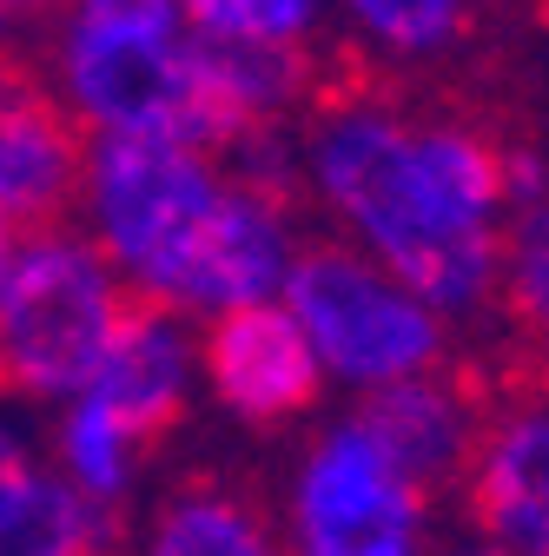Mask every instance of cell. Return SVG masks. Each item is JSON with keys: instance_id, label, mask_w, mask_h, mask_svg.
Listing matches in <instances>:
<instances>
[{"instance_id": "ac0fdd59", "label": "cell", "mask_w": 549, "mask_h": 556, "mask_svg": "<svg viewBox=\"0 0 549 556\" xmlns=\"http://www.w3.org/2000/svg\"><path fill=\"white\" fill-rule=\"evenodd\" d=\"M450 556H510V549H497V543H470V549H450Z\"/></svg>"}, {"instance_id": "e0dca14e", "label": "cell", "mask_w": 549, "mask_h": 556, "mask_svg": "<svg viewBox=\"0 0 549 556\" xmlns=\"http://www.w3.org/2000/svg\"><path fill=\"white\" fill-rule=\"evenodd\" d=\"M14 258H21V226L0 219V292H8V278H14Z\"/></svg>"}, {"instance_id": "4fadbf2b", "label": "cell", "mask_w": 549, "mask_h": 556, "mask_svg": "<svg viewBox=\"0 0 549 556\" xmlns=\"http://www.w3.org/2000/svg\"><path fill=\"white\" fill-rule=\"evenodd\" d=\"M119 517H100L66 477H40L27 504L0 523V556H113Z\"/></svg>"}, {"instance_id": "30bf717a", "label": "cell", "mask_w": 549, "mask_h": 556, "mask_svg": "<svg viewBox=\"0 0 549 556\" xmlns=\"http://www.w3.org/2000/svg\"><path fill=\"white\" fill-rule=\"evenodd\" d=\"M113 556H292L285 530L271 517V497L252 470L232 464H186L166 477V491L146 510L140 543Z\"/></svg>"}, {"instance_id": "277c9868", "label": "cell", "mask_w": 549, "mask_h": 556, "mask_svg": "<svg viewBox=\"0 0 549 556\" xmlns=\"http://www.w3.org/2000/svg\"><path fill=\"white\" fill-rule=\"evenodd\" d=\"M285 312L298 318L318 371L384 391L424 378L450 358V331L431 305H418L391 271L358 258L352 245L318 239L285 271Z\"/></svg>"}, {"instance_id": "ffe728a7", "label": "cell", "mask_w": 549, "mask_h": 556, "mask_svg": "<svg viewBox=\"0 0 549 556\" xmlns=\"http://www.w3.org/2000/svg\"><path fill=\"white\" fill-rule=\"evenodd\" d=\"M542 556H549V549H542Z\"/></svg>"}, {"instance_id": "7a4b0ae2", "label": "cell", "mask_w": 549, "mask_h": 556, "mask_svg": "<svg viewBox=\"0 0 549 556\" xmlns=\"http://www.w3.org/2000/svg\"><path fill=\"white\" fill-rule=\"evenodd\" d=\"M40 66L66 113L100 126V139H159L226 160L245 132H258L205 87L186 14L166 0H87L60 14Z\"/></svg>"}, {"instance_id": "8992f818", "label": "cell", "mask_w": 549, "mask_h": 556, "mask_svg": "<svg viewBox=\"0 0 549 556\" xmlns=\"http://www.w3.org/2000/svg\"><path fill=\"white\" fill-rule=\"evenodd\" d=\"M503 417V404L484 391V378L470 371V358H444L424 378H404L384 391H365V404L352 410V425L391 457V470L431 497H457L463 477L484 451V431Z\"/></svg>"}, {"instance_id": "52a82bcc", "label": "cell", "mask_w": 549, "mask_h": 556, "mask_svg": "<svg viewBox=\"0 0 549 556\" xmlns=\"http://www.w3.org/2000/svg\"><path fill=\"white\" fill-rule=\"evenodd\" d=\"M87 126L66 113L27 40H0V219L53 232L87 192Z\"/></svg>"}, {"instance_id": "3957f363", "label": "cell", "mask_w": 549, "mask_h": 556, "mask_svg": "<svg viewBox=\"0 0 549 556\" xmlns=\"http://www.w3.org/2000/svg\"><path fill=\"white\" fill-rule=\"evenodd\" d=\"M126 286L74 226L27 232L0 292V397H80L113 344Z\"/></svg>"}, {"instance_id": "5b68a950", "label": "cell", "mask_w": 549, "mask_h": 556, "mask_svg": "<svg viewBox=\"0 0 549 556\" xmlns=\"http://www.w3.org/2000/svg\"><path fill=\"white\" fill-rule=\"evenodd\" d=\"M424 497L352 425L311 438L292 483V556H418Z\"/></svg>"}, {"instance_id": "6da1fadb", "label": "cell", "mask_w": 549, "mask_h": 556, "mask_svg": "<svg viewBox=\"0 0 549 556\" xmlns=\"http://www.w3.org/2000/svg\"><path fill=\"white\" fill-rule=\"evenodd\" d=\"M87 219L106 265L166 312L265 305L292 271V213L232 186L213 160L159 139H93Z\"/></svg>"}, {"instance_id": "5bb4252c", "label": "cell", "mask_w": 549, "mask_h": 556, "mask_svg": "<svg viewBox=\"0 0 549 556\" xmlns=\"http://www.w3.org/2000/svg\"><path fill=\"white\" fill-rule=\"evenodd\" d=\"M503 338L549 352V192L503 213V278H497Z\"/></svg>"}, {"instance_id": "9a60e30c", "label": "cell", "mask_w": 549, "mask_h": 556, "mask_svg": "<svg viewBox=\"0 0 549 556\" xmlns=\"http://www.w3.org/2000/svg\"><path fill=\"white\" fill-rule=\"evenodd\" d=\"M179 14L192 34H219V40H311L324 27V14L305 0H199Z\"/></svg>"}, {"instance_id": "7c38bea8", "label": "cell", "mask_w": 549, "mask_h": 556, "mask_svg": "<svg viewBox=\"0 0 549 556\" xmlns=\"http://www.w3.org/2000/svg\"><path fill=\"white\" fill-rule=\"evenodd\" d=\"M345 21L358 34L352 47H365L397 74H444V66L484 53V14L457 8V0H365Z\"/></svg>"}, {"instance_id": "ba28073f", "label": "cell", "mask_w": 549, "mask_h": 556, "mask_svg": "<svg viewBox=\"0 0 549 556\" xmlns=\"http://www.w3.org/2000/svg\"><path fill=\"white\" fill-rule=\"evenodd\" d=\"M80 404H93L119 431V444L146 464L186 425V404H192V344H186L179 312L126 286V312L113 325V344H106L93 384L80 391Z\"/></svg>"}, {"instance_id": "2e32d148", "label": "cell", "mask_w": 549, "mask_h": 556, "mask_svg": "<svg viewBox=\"0 0 549 556\" xmlns=\"http://www.w3.org/2000/svg\"><path fill=\"white\" fill-rule=\"evenodd\" d=\"M40 483V470H34V457H27V444L0 425V523H8L21 504H27V491Z\"/></svg>"}, {"instance_id": "d6986e66", "label": "cell", "mask_w": 549, "mask_h": 556, "mask_svg": "<svg viewBox=\"0 0 549 556\" xmlns=\"http://www.w3.org/2000/svg\"><path fill=\"white\" fill-rule=\"evenodd\" d=\"M0 34H8V8H0Z\"/></svg>"}, {"instance_id": "9c48e42d", "label": "cell", "mask_w": 549, "mask_h": 556, "mask_svg": "<svg viewBox=\"0 0 549 556\" xmlns=\"http://www.w3.org/2000/svg\"><path fill=\"white\" fill-rule=\"evenodd\" d=\"M205 384L213 397L252 431H271V425H292L305 417L324 391V371L311 358V344L298 331V318L285 305H239V312H219L205 325Z\"/></svg>"}, {"instance_id": "8fae6325", "label": "cell", "mask_w": 549, "mask_h": 556, "mask_svg": "<svg viewBox=\"0 0 549 556\" xmlns=\"http://www.w3.org/2000/svg\"><path fill=\"white\" fill-rule=\"evenodd\" d=\"M463 517L497 549H549V410H503L484 431L463 491Z\"/></svg>"}]
</instances>
